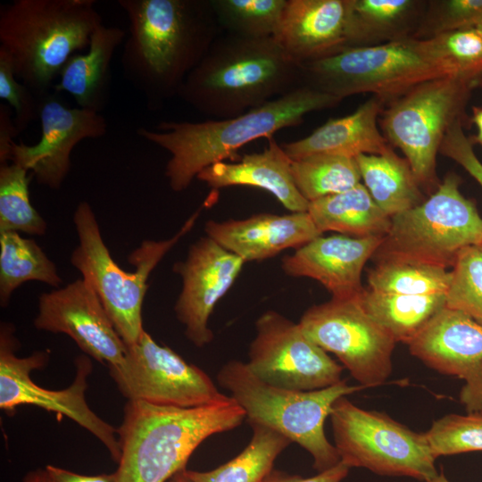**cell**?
Segmentation results:
<instances>
[{"mask_svg": "<svg viewBox=\"0 0 482 482\" xmlns=\"http://www.w3.org/2000/svg\"><path fill=\"white\" fill-rule=\"evenodd\" d=\"M473 87L455 76L432 79L390 100L381 112L384 137L403 153L420 188L436 190L439 186L437 153Z\"/></svg>", "mask_w": 482, "mask_h": 482, "instance_id": "30bf717a", "label": "cell"}, {"mask_svg": "<svg viewBox=\"0 0 482 482\" xmlns=\"http://www.w3.org/2000/svg\"><path fill=\"white\" fill-rule=\"evenodd\" d=\"M478 84L482 86V75L476 80L475 86Z\"/></svg>", "mask_w": 482, "mask_h": 482, "instance_id": "f907efd6", "label": "cell"}, {"mask_svg": "<svg viewBox=\"0 0 482 482\" xmlns=\"http://www.w3.org/2000/svg\"><path fill=\"white\" fill-rule=\"evenodd\" d=\"M408 345L429 368L464 380L461 403L467 412L482 411V325L445 307Z\"/></svg>", "mask_w": 482, "mask_h": 482, "instance_id": "d6986e66", "label": "cell"}, {"mask_svg": "<svg viewBox=\"0 0 482 482\" xmlns=\"http://www.w3.org/2000/svg\"><path fill=\"white\" fill-rule=\"evenodd\" d=\"M349 0H287L274 38L303 64L348 47Z\"/></svg>", "mask_w": 482, "mask_h": 482, "instance_id": "44dd1931", "label": "cell"}, {"mask_svg": "<svg viewBox=\"0 0 482 482\" xmlns=\"http://www.w3.org/2000/svg\"><path fill=\"white\" fill-rule=\"evenodd\" d=\"M385 104L373 96L351 114L329 119L309 136L281 145L291 160L320 154L351 158L386 154L393 148L378 129Z\"/></svg>", "mask_w": 482, "mask_h": 482, "instance_id": "cb8c5ba5", "label": "cell"}, {"mask_svg": "<svg viewBox=\"0 0 482 482\" xmlns=\"http://www.w3.org/2000/svg\"><path fill=\"white\" fill-rule=\"evenodd\" d=\"M34 326L69 336L86 355L108 367L120 363L127 353L100 298L82 278L41 294Z\"/></svg>", "mask_w": 482, "mask_h": 482, "instance_id": "e0dca14e", "label": "cell"}, {"mask_svg": "<svg viewBox=\"0 0 482 482\" xmlns=\"http://www.w3.org/2000/svg\"><path fill=\"white\" fill-rule=\"evenodd\" d=\"M360 302L395 341L409 344L445 307V293L400 295L364 288Z\"/></svg>", "mask_w": 482, "mask_h": 482, "instance_id": "f1b7e54d", "label": "cell"}, {"mask_svg": "<svg viewBox=\"0 0 482 482\" xmlns=\"http://www.w3.org/2000/svg\"><path fill=\"white\" fill-rule=\"evenodd\" d=\"M245 418L232 397L187 409L128 401L117 428L121 454L115 482H166L207 437L237 428Z\"/></svg>", "mask_w": 482, "mask_h": 482, "instance_id": "277c9868", "label": "cell"}, {"mask_svg": "<svg viewBox=\"0 0 482 482\" xmlns=\"http://www.w3.org/2000/svg\"><path fill=\"white\" fill-rule=\"evenodd\" d=\"M430 4L415 38L476 28L482 20V0H445Z\"/></svg>", "mask_w": 482, "mask_h": 482, "instance_id": "f35d334b", "label": "cell"}, {"mask_svg": "<svg viewBox=\"0 0 482 482\" xmlns=\"http://www.w3.org/2000/svg\"><path fill=\"white\" fill-rule=\"evenodd\" d=\"M335 447L350 469L409 477L425 482L438 471L425 433H417L385 413L359 408L346 396L330 413Z\"/></svg>", "mask_w": 482, "mask_h": 482, "instance_id": "8fae6325", "label": "cell"}, {"mask_svg": "<svg viewBox=\"0 0 482 482\" xmlns=\"http://www.w3.org/2000/svg\"><path fill=\"white\" fill-rule=\"evenodd\" d=\"M126 36L119 27L100 25L91 36L87 52L74 54L64 64L53 87L55 92H66L79 108L100 113L110 98L112 62Z\"/></svg>", "mask_w": 482, "mask_h": 482, "instance_id": "d4e9b609", "label": "cell"}, {"mask_svg": "<svg viewBox=\"0 0 482 482\" xmlns=\"http://www.w3.org/2000/svg\"><path fill=\"white\" fill-rule=\"evenodd\" d=\"M129 20L121 53L124 78L147 108L178 96L220 29L211 0H118Z\"/></svg>", "mask_w": 482, "mask_h": 482, "instance_id": "6da1fadb", "label": "cell"}, {"mask_svg": "<svg viewBox=\"0 0 482 482\" xmlns=\"http://www.w3.org/2000/svg\"><path fill=\"white\" fill-rule=\"evenodd\" d=\"M302 85L301 65L274 37L218 36L187 75L178 96L205 115H241Z\"/></svg>", "mask_w": 482, "mask_h": 482, "instance_id": "3957f363", "label": "cell"}, {"mask_svg": "<svg viewBox=\"0 0 482 482\" xmlns=\"http://www.w3.org/2000/svg\"><path fill=\"white\" fill-rule=\"evenodd\" d=\"M0 98L13 111V120L19 134L38 119L39 97L18 79L8 53L0 47Z\"/></svg>", "mask_w": 482, "mask_h": 482, "instance_id": "ab89813d", "label": "cell"}, {"mask_svg": "<svg viewBox=\"0 0 482 482\" xmlns=\"http://www.w3.org/2000/svg\"><path fill=\"white\" fill-rule=\"evenodd\" d=\"M423 39L425 47L452 76L474 83L482 75V35L476 28Z\"/></svg>", "mask_w": 482, "mask_h": 482, "instance_id": "d590c367", "label": "cell"}, {"mask_svg": "<svg viewBox=\"0 0 482 482\" xmlns=\"http://www.w3.org/2000/svg\"><path fill=\"white\" fill-rule=\"evenodd\" d=\"M350 468L341 461L334 467L319 472L311 478L271 470L262 482H341L348 474Z\"/></svg>", "mask_w": 482, "mask_h": 482, "instance_id": "b9f144b4", "label": "cell"}, {"mask_svg": "<svg viewBox=\"0 0 482 482\" xmlns=\"http://www.w3.org/2000/svg\"><path fill=\"white\" fill-rule=\"evenodd\" d=\"M452 268L445 307L461 312L482 325V246L461 249Z\"/></svg>", "mask_w": 482, "mask_h": 482, "instance_id": "8d00e7d4", "label": "cell"}, {"mask_svg": "<svg viewBox=\"0 0 482 482\" xmlns=\"http://www.w3.org/2000/svg\"><path fill=\"white\" fill-rule=\"evenodd\" d=\"M307 212L322 234L334 231L354 237H385L391 226V217L378 206L362 183L310 202Z\"/></svg>", "mask_w": 482, "mask_h": 482, "instance_id": "484cf974", "label": "cell"}, {"mask_svg": "<svg viewBox=\"0 0 482 482\" xmlns=\"http://www.w3.org/2000/svg\"><path fill=\"white\" fill-rule=\"evenodd\" d=\"M41 137L32 145L14 144L12 162L32 172L37 184L59 189L71 169V154L82 140L104 137L107 121L99 112L67 107L55 94L39 96Z\"/></svg>", "mask_w": 482, "mask_h": 482, "instance_id": "ac0fdd59", "label": "cell"}, {"mask_svg": "<svg viewBox=\"0 0 482 482\" xmlns=\"http://www.w3.org/2000/svg\"><path fill=\"white\" fill-rule=\"evenodd\" d=\"M220 386L244 410L248 424L271 428L300 445L313 459L319 472L340 461L335 445L327 439L324 422L334 403L365 387L348 385L345 379L331 386L297 391L270 385L257 378L240 361H230L218 371Z\"/></svg>", "mask_w": 482, "mask_h": 482, "instance_id": "52a82bcc", "label": "cell"}, {"mask_svg": "<svg viewBox=\"0 0 482 482\" xmlns=\"http://www.w3.org/2000/svg\"><path fill=\"white\" fill-rule=\"evenodd\" d=\"M221 29L247 37H274L287 0H211Z\"/></svg>", "mask_w": 482, "mask_h": 482, "instance_id": "e575fe53", "label": "cell"}, {"mask_svg": "<svg viewBox=\"0 0 482 482\" xmlns=\"http://www.w3.org/2000/svg\"><path fill=\"white\" fill-rule=\"evenodd\" d=\"M262 152L247 154L238 162H221L196 177L212 189L249 186L270 192L290 212H307L309 202L297 189L291 173L292 160L273 137Z\"/></svg>", "mask_w": 482, "mask_h": 482, "instance_id": "603a6c76", "label": "cell"}, {"mask_svg": "<svg viewBox=\"0 0 482 482\" xmlns=\"http://www.w3.org/2000/svg\"><path fill=\"white\" fill-rule=\"evenodd\" d=\"M245 262L208 236L189 247L186 258L173 264L181 278V289L174 305L187 338L197 347L213 340L208 321L216 304L229 292Z\"/></svg>", "mask_w": 482, "mask_h": 482, "instance_id": "2e32d148", "label": "cell"}, {"mask_svg": "<svg viewBox=\"0 0 482 482\" xmlns=\"http://www.w3.org/2000/svg\"><path fill=\"white\" fill-rule=\"evenodd\" d=\"M29 281H39L54 288L62 283L54 262L33 239L17 232L0 233L1 306H7L13 292Z\"/></svg>", "mask_w": 482, "mask_h": 482, "instance_id": "f546056e", "label": "cell"}, {"mask_svg": "<svg viewBox=\"0 0 482 482\" xmlns=\"http://www.w3.org/2000/svg\"><path fill=\"white\" fill-rule=\"evenodd\" d=\"M425 482H450V481L446 478L444 472L441 471V472H438V474L435 478Z\"/></svg>", "mask_w": 482, "mask_h": 482, "instance_id": "c3c4849f", "label": "cell"}, {"mask_svg": "<svg viewBox=\"0 0 482 482\" xmlns=\"http://www.w3.org/2000/svg\"><path fill=\"white\" fill-rule=\"evenodd\" d=\"M206 236L245 262L262 261L322 236L307 212H262L245 219L208 220Z\"/></svg>", "mask_w": 482, "mask_h": 482, "instance_id": "7402d4cb", "label": "cell"}, {"mask_svg": "<svg viewBox=\"0 0 482 482\" xmlns=\"http://www.w3.org/2000/svg\"><path fill=\"white\" fill-rule=\"evenodd\" d=\"M46 470L56 482H115V474L81 475L71 470L46 465Z\"/></svg>", "mask_w": 482, "mask_h": 482, "instance_id": "ee69618b", "label": "cell"}, {"mask_svg": "<svg viewBox=\"0 0 482 482\" xmlns=\"http://www.w3.org/2000/svg\"><path fill=\"white\" fill-rule=\"evenodd\" d=\"M11 108L5 104H0V164L12 162L14 138L19 132L12 116Z\"/></svg>", "mask_w": 482, "mask_h": 482, "instance_id": "7bdbcfd3", "label": "cell"}, {"mask_svg": "<svg viewBox=\"0 0 482 482\" xmlns=\"http://www.w3.org/2000/svg\"><path fill=\"white\" fill-rule=\"evenodd\" d=\"M109 370L128 401L187 409L231 399L219 392L204 371L157 344L145 330L137 343L127 346L124 360Z\"/></svg>", "mask_w": 482, "mask_h": 482, "instance_id": "4fadbf2b", "label": "cell"}, {"mask_svg": "<svg viewBox=\"0 0 482 482\" xmlns=\"http://www.w3.org/2000/svg\"><path fill=\"white\" fill-rule=\"evenodd\" d=\"M95 0H14L0 7V47L19 80L38 97L103 24Z\"/></svg>", "mask_w": 482, "mask_h": 482, "instance_id": "5b68a950", "label": "cell"}, {"mask_svg": "<svg viewBox=\"0 0 482 482\" xmlns=\"http://www.w3.org/2000/svg\"><path fill=\"white\" fill-rule=\"evenodd\" d=\"M433 456L482 451V411L448 414L425 433Z\"/></svg>", "mask_w": 482, "mask_h": 482, "instance_id": "74e56055", "label": "cell"}, {"mask_svg": "<svg viewBox=\"0 0 482 482\" xmlns=\"http://www.w3.org/2000/svg\"><path fill=\"white\" fill-rule=\"evenodd\" d=\"M28 170L14 163L0 165V233L46 234L47 224L29 200Z\"/></svg>", "mask_w": 482, "mask_h": 482, "instance_id": "836d02e7", "label": "cell"}, {"mask_svg": "<svg viewBox=\"0 0 482 482\" xmlns=\"http://www.w3.org/2000/svg\"><path fill=\"white\" fill-rule=\"evenodd\" d=\"M253 436L235 458L210 471L187 470L191 482H262L271 472L279 453L292 441L284 435L259 424H249Z\"/></svg>", "mask_w": 482, "mask_h": 482, "instance_id": "4dcf8cb0", "label": "cell"}, {"mask_svg": "<svg viewBox=\"0 0 482 482\" xmlns=\"http://www.w3.org/2000/svg\"><path fill=\"white\" fill-rule=\"evenodd\" d=\"M477 30L482 35V20L476 27Z\"/></svg>", "mask_w": 482, "mask_h": 482, "instance_id": "681fc988", "label": "cell"}, {"mask_svg": "<svg viewBox=\"0 0 482 482\" xmlns=\"http://www.w3.org/2000/svg\"><path fill=\"white\" fill-rule=\"evenodd\" d=\"M291 173L301 195L310 203L362 183L355 158L320 154L292 160Z\"/></svg>", "mask_w": 482, "mask_h": 482, "instance_id": "d6a6232c", "label": "cell"}, {"mask_svg": "<svg viewBox=\"0 0 482 482\" xmlns=\"http://www.w3.org/2000/svg\"><path fill=\"white\" fill-rule=\"evenodd\" d=\"M14 331L11 323H1L0 408L12 414L19 406L34 405L66 416L94 435L118 463L121 452L117 429L98 417L86 402L87 378L93 369L89 357L76 358L75 378L68 387L46 389L33 382L30 373L46 364L49 353L37 351L29 356L18 357L15 351L19 341Z\"/></svg>", "mask_w": 482, "mask_h": 482, "instance_id": "7c38bea8", "label": "cell"}, {"mask_svg": "<svg viewBox=\"0 0 482 482\" xmlns=\"http://www.w3.org/2000/svg\"><path fill=\"white\" fill-rule=\"evenodd\" d=\"M360 297L331 298L313 305L303 312L299 324L312 342L334 353L366 388L382 385L390 376L396 342L369 316Z\"/></svg>", "mask_w": 482, "mask_h": 482, "instance_id": "5bb4252c", "label": "cell"}, {"mask_svg": "<svg viewBox=\"0 0 482 482\" xmlns=\"http://www.w3.org/2000/svg\"><path fill=\"white\" fill-rule=\"evenodd\" d=\"M342 100L301 86L246 112L202 122L161 121L155 129L138 128L137 135L170 153L165 177L174 192L186 190L209 166L230 159L237 151L278 130L300 125L306 114L333 107Z\"/></svg>", "mask_w": 482, "mask_h": 482, "instance_id": "7a4b0ae2", "label": "cell"}, {"mask_svg": "<svg viewBox=\"0 0 482 482\" xmlns=\"http://www.w3.org/2000/svg\"><path fill=\"white\" fill-rule=\"evenodd\" d=\"M21 482H56L46 469H37L29 471Z\"/></svg>", "mask_w": 482, "mask_h": 482, "instance_id": "f6af8a7d", "label": "cell"}, {"mask_svg": "<svg viewBox=\"0 0 482 482\" xmlns=\"http://www.w3.org/2000/svg\"><path fill=\"white\" fill-rule=\"evenodd\" d=\"M168 482H191L187 475V469H183L173 475Z\"/></svg>", "mask_w": 482, "mask_h": 482, "instance_id": "7dc6e473", "label": "cell"}, {"mask_svg": "<svg viewBox=\"0 0 482 482\" xmlns=\"http://www.w3.org/2000/svg\"><path fill=\"white\" fill-rule=\"evenodd\" d=\"M255 329L246 365L262 381L287 389L312 391L342 380L344 366L312 342L299 322L269 310L257 319Z\"/></svg>", "mask_w": 482, "mask_h": 482, "instance_id": "9a60e30c", "label": "cell"}, {"mask_svg": "<svg viewBox=\"0 0 482 482\" xmlns=\"http://www.w3.org/2000/svg\"><path fill=\"white\" fill-rule=\"evenodd\" d=\"M439 153L463 167L482 187V162L476 156L471 141L463 132L461 119L456 120L447 130Z\"/></svg>", "mask_w": 482, "mask_h": 482, "instance_id": "60d3db41", "label": "cell"}, {"mask_svg": "<svg viewBox=\"0 0 482 482\" xmlns=\"http://www.w3.org/2000/svg\"><path fill=\"white\" fill-rule=\"evenodd\" d=\"M422 5L415 0H349L348 47L410 37Z\"/></svg>", "mask_w": 482, "mask_h": 482, "instance_id": "83f0119b", "label": "cell"}, {"mask_svg": "<svg viewBox=\"0 0 482 482\" xmlns=\"http://www.w3.org/2000/svg\"><path fill=\"white\" fill-rule=\"evenodd\" d=\"M384 237L320 236L281 260L283 272L320 283L335 299L359 298L364 287L362 272Z\"/></svg>", "mask_w": 482, "mask_h": 482, "instance_id": "ffe728a7", "label": "cell"}, {"mask_svg": "<svg viewBox=\"0 0 482 482\" xmlns=\"http://www.w3.org/2000/svg\"><path fill=\"white\" fill-rule=\"evenodd\" d=\"M451 270L424 262L386 258L376 261L368 273L369 289L400 295L445 293L451 282Z\"/></svg>", "mask_w": 482, "mask_h": 482, "instance_id": "1f68e13d", "label": "cell"}, {"mask_svg": "<svg viewBox=\"0 0 482 482\" xmlns=\"http://www.w3.org/2000/svg\"><path fill=\"white\" fill-rule=\"evenodd\" d=\"M302 85L341 100L372 93L386 101L432 79L452 76L413 37L380 45L353 46L301 64Z\"/></svg>", "mask_w": 482, "mask_h": 482, "instance_id": "ba28073f", "label": "cell"}, {"mask_svg": "<svg viewBox=\"0 0 482 482\" xmlns=\"http://www.w3.org/2000/svg\"><path fill=\"white\" fill-rule=\"evenodd\" d=\"M473 121L478 127V134L474 137V141L482 145V108H473Z\"/></svg>", "mask_w": 482, "mask_h": 482, "instance_id": "bcb514c9", "label": "cell"}, {"mask_svg": "<svg viewBox=\"0 0 482 482\" xmlns=\"http://www.w3.org/2000/svg\"><path fill=\"white\" fill-rule=\"evenodd\" d=\"M363 185L378 206L389 217L425 201L406 159L393 149L382 154L355 157Z\"/></svg>", "mask_w": 482, "mask_h": 482, "instance_id": "4316f807", "label": "cell"}, {"mask_svg": "<svg viewBox=\"0 0 482 482\" xmlns=\"http://www.w3.org/2000/svg\"><path fill=\"white\" fill-rule=\"evenodd\" d=\"M199 214L200 210L195 211L170 238L144 240L129 255V262L136 268L129 272L112 258L91 205L82 201L76 207L73 222L79 244L71 255V263L94 288L127 346L137 343L145 330L142 306L150 274L193 229Z\"/></svg>", "mask_w": 482, "mask_h": 482, "instance_id": "8992f818", "label": "cell"}, {"mask_svg": "<svg viewBox=\"0 0 482 482\" xmlns=\"http://www.w3.org/2000/svg\"><path fill=\"white\" fill-rule=\"evenodd\" d=\"M450 173L420 204L391 217V226L372 257L405 259L448 269L460 251L482 246V217Z\"/></svg>", "mask_w": 482, "mask_h": 482, "instance_id": "9c48e42d", "label": "cell"}]
</instances>
